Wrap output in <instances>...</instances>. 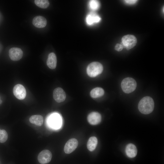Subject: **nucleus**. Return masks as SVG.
Masks as SVG:
<instances>
[{
  "label": "nucleus",
  "mask_w": 164,
  "mask_h": 164,
  "mask_svg": "<svg viewBox=\"0 0 164 164\" xmlns=\"http://www.w3.org/2000/svg\"><path fill=\"white\" fill-rule=\"evenodd\" d=\"M8 138V135L6 131L4 129H0V142H5Z\"/></svg>",
  "instance_id": "obj_20"
},
{
  "label": "nucleus",
  "mask_w": 164,
  "mask_h": 164,
  "mask_svg": "<svg viewBox=\"0 0 164 164\" xmlns=\"http://www.w3.org/2000/svg\"><path fill=\"white\" fill-rule=\"evenodd\" d=\"M52 157L51 152L48 150H44L41 152L38 156V160L41 164H45L49 163Z\"/></svg>",
  "instance_id": "obj_6"
},
{
  "label": "nucleus",
  "mask_w": 164,
  "mask_h": 164,
  "mask_svg": "<svg viewBox=\"0 0 164 164\" xmlns=\"http://www.w3.org/2000/svg\"><path fill=\"white\" fill-rule=\"evenodd\" d=\"M53 96L54 99L58 103L63 101L66 97L65 91L60 87L56 88L54 90Z\"/></svg>",
  "instance_id": "obj_10"
},
{
  "label": "nucleus",
  "mask_w": 164,
  "mask_h": 164,
  "mask_svg": "<svg viewBox=\"0 0 164 164\" xmlns=\"http://www.w3.org/2000/svg\"><path fill=\"white\" fill-rule=\"evenodd\" d=\"M13 93L18 99H24L26 96V91L24 87L22 84H18L15 86L13 89Z\"/></svg>",
  "instance_id": "obj_5"
},
{
  "label": "nucleus",
  "mask_w": 164,
  "mask_h": 164,
  "mask_svg": "<svg viewBox=\"0 0 164 164\" xmlns=\"http://www.w3.org/2000/svg\"><path fill=\"white\" fill-rule=\"evenodd\" d=\"M125 2L128 4H134L137 1V0H125Z\"/></svg>",
  "instance_id": "obj_23"
},
{
  "label": "nucleus",
  "mask_w": 164,
  "mask_h": 164,
  "mask_svg": "<svg viewBox=\"0 0 164 164\" xmlns=\"http://www.w3.org/2000/svg\"><path fill=\"white\" fill-rule=\"evenodd\" d=\"M154 103L152 98L149 96L142 98L139 101L138 106L139 111L144 114H148L153 110Z\"/></svg>",
  "instance_id": "obj_1"
},
{
  "label": "nucleus",
  "mask_w": 164,
  "mask_h": 164,
  "mask_svg": "<svg viewBox=\"0 0 164 164\" xmlns=\"http://www.w3.org/2000/svg\"><path fill=\"white\" fill-rule=\"evenodd\" d=\"M121 86L123 91L126 94H129L133 92L135 89L137 83L133 78L127 77L123 80Z\"/></svg>",
  "instance_id": "obj_2"
},
{
  "label": "nucleus",
  "mask_w": 164,
  "mask_h": 164,
  "mask_svg": "<svg viewBox=\"0 0 164 164\" xmlns=\"http://www.w3.org/2000/svg\"><path fill=\"white\" fill-rule=\"evenodd\" d=\"M103 69V66L100 63L93 62L88 66L87 69V73L91 77H95L102 73Z\"/></svg>",
  "instance_id": "obj_3"
},
{
  "label": "nucleus",
  "mask_w": 164,
  "mask_h": 164,
  "mask_svg": "<svg viewBox=\"0 0 164 164\" xmlns=\"http://www.w3.org/2000/svg\"><path fill=\"white\" fill-rule=\"evenodd\" d=\"M104 93V91L103 88L97 87L94 88L91 91L90 95L92 98H96L103 95Z\"/></svg>",
  "instance_id": "obj_18"
},
{
  "label": "nucleus",
  "mask_w": 164,
  "mask_h": 164,
  "mask_svg": "<svg viewBox=\"0 0 164 164\" xmlns=\"http://www.w3.org/2000/svg\"><path fill=\"white\" fill-rule=\"evenodd\" d=\"M22 50L17 47H13L9 51V56L11 60L16 61L20 59L23 56Z\"/></svg>",
  "instance_id": "obj_8"
},
{
  "label": "nucleus",
  "mask_w": 164,
  "mask_h": 164,
  "mask_svg": "<svg viewBox=\"0 0 164 164\" xmlns=\"http://www.w3.org/2000/svg\"><path fill=\"white\" fill-rule=\"evenodd\" d=\"M97 139L94 136L91 137L88 139L87 143V147L88 150L91 152L94 150L97 144Z\"/></svg>",
  "instance_id": "obj_15"
},
{
  "label": "nucleus",
  "mask_w": 164,
  "mask_h": 164,
  "mask_svg": "<svg viewBox=\"0 0 164 164\" xmlns=\"http://www.w3.org/2000/svg\"><path fill=\"white\" fill-rule=\"evenodd\" d=\"M89 6L91 9L93 10H96L99 7L100 4L97 0H91L89 2Z\"/></svg>",
  "instance_id": "obj_21"
},
{
  "label": "nucleus",
  "mask_w": 164,
  "mask_h": 164,
  "mask_svg": "<svg viewBox=\"0 0 164 164\" xmlns=\"http://www.w3.org/2000/svg\"><path fill=\"white\" fill-rule=\"evenodd\" d=\"M30 123L36 125L40 126L43 124V117L40 115H35L32 116L29 119Z\"/></svg>",
  "instance_id": "obj_16"
},
{
  "label": "nucleus",
  "mask_w": 164,
  "mask_h": 164,
  "mask_svg": "<svg viewBox=\"0 0 164 164\" xmlns=\"http://www.w3.org/2000/svg\"><path fill=\"white\" fill-rule=\"evenodd\" d=\"M125 152L128 157L132 158L136 155L137 150L134 145L129 143L127 145L126 147Z\"/></svg>",
  "instance_id": "obj_12"
},
{
  "label": "nucleus",
  "mask_w": 164,
  "mask_h": 164,
  "mask_svg": "<svg viewBox=\"0 0 164 164\" xmlns=\"http://www.w3.org/2000/svg\"><path fill=\"white\" fill-rule=\"evenodd\" d=\"M124 47V46L121 44L117 43L116 44L115 47V49L118 51H120Z\"/></svg>",
  "instance_id": "obj_22"
},
{
  "label": "nucleus",
  "mask_w": 164,
  "mask_h": 164,
  "mask_svg": "<svg viewBox=\"0 0 164 164\" xmlns=\"http://www.w3.org/2000/svg\"><path fill=\"white\" fill-rule=\"evenodd\" d=\"M121 44L127 50L133 47L137 42L136 38L133 35H128L123 36L122 38Z\"/></svg>",
  "instance_id": "obj_4"
},
{
  "label": "nucleus",
  "mask_w": 164,
  "mask_h": 164,
  "mask_svg": "<svg viewBox=\"0 0 164 164\" xmlns=\"http://www.w3.org/2000/svg\"><path fill=\"white\" fill-rule=\"evenodd\" d=\"M49 122L50 125L53 128H57L59 127L61 125V119L58 115L54 114L50 117Z\"/></svg>",
  "instance_id": "obj_13"
},
{
  "label": "nucleus",
  "mask_w": 164,
  "mask_h": 164,
  "mask_svg": "<svg viewBox=\"0 0 164 164\" xmlns=\"http://www.w3.org/2000/svg\"><path fill=\"white\" fill-rule=\"evenodd\" d=\"M57 59L56 55L53 53H50L47 60V64L50 69H53L56 67Z\"/></svg>",
  "instance_id": "obj_14"
},
{
  "label": "nucleus",
  "mask_w": 164,
  "mask_h": 164,
  "mask_svg": "<svg viewBox=\"0 0 164 164\" xmlns=\"http://www.w3.org/2000/svg\"><path fill=\"white\" fill-rule=\"evenodd\" d=\"M101 19V18L98 15L94 13L89 14L86 18L87 22L89 25H91L94 23L98 22Z\"/></svg>",
  "instance_id": "obj_17"
},
{
  "label": "nucleus",
  "mask_w": 164,
  "mask_h": 164,
  "mask_svg": "<svg viewBox=\"0 0 164 164\" xmlns=\"http://www.w3.org/2000/svg\"><path fill=\"white\" fill-rule=\"evenodd\" d=\"M87 120L91 125H96L101 122V114L97 112H92L88 115Z\"/></svg>",
  "instance_id": "obj_9"
},
{
  "label": "nucleus",
  "mask_w": 164,
  "mask_h": 164,
  "mask_svg": "<svg viewBox=\"0 0 164 164\" xmlns=\"http://www.w3.org/2000/svg\"><path fill=\"white\" fill-rule=\"evenodd\" d=\"M78 145L77 140L75 138H72L69 140L66 143L64 151L66 154H70L73 152L77 148Z\"/></svg>",
  "instance_id": "obj_7"
},
{
  "label": "nucleus",
  "mask_w": 164,
  "mask_h": 164,
  "mask_svg": "<svg viewBox=\"0 0 164 164\" xmlns=\"http://www.w3.org/2000/svg\"><path fill=\"white\" fill-rule=\"evenodd\" d=\"M34 2L37 6L42 9L46 8L50 5L49 1L47 0H35Z\"/></svg>",
  "instance_id": "obj_19"
},
{
  "label": "nucleus",
  "mask_w": 164,
  "mask_h": 164,
  "mask_svg": "<svg viewBox=\"0 0 164 164\" xmlns=\"http://www.w3.org/2000/svg\"><path fill=\"white\" fill-rule=\"evenodd\" d=\"M2 102V101L1 100H0V104Z\"/></svg>",
  "instance_id": "obj_24"
},
{
  "label": "nucleus",
  "mask_w": 164,
  "mask_h": 164,
  "mask_svg": "<svg viewBox=\"0 0 164 164\" xmlns=\"http://www.w3.org/2000/svg\"><path fill=\"white\" fill-rule=\"evenodd\" d=\"M32 24L36 27L42 28L46 26L47 21L46 18L43 16H37L33 19Z\"/></svg>",
  "instance_id": "obj_11"
}]
</instances>
